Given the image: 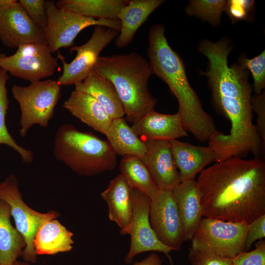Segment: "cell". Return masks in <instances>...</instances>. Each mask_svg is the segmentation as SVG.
I'll list each match as a JSON object with an SVG mask.
<instances>
[{"label":"cell","mask_w":265,"mask_h":265,"mask_svg":"<svg viewBox=\"0 0 265 265\" xmlns=\"http://www.w3.org/2000/svg\"><path fill=\"white\" fill-rule=\"evenodd\" d=\"M105 135L116 155L135 156L143 159L145 144L123 117L112 119Z\"/></svg>","instance_id":"24"},{"label":"cell","mask_w":265,"mask_h":265,"mask_svg":"<svg viewBox=\"0 0 265 265\" xmlns=\"http://www.w3.org/2000/svg\"><path fill=\"white\" fill-rule=\"evenodd\" d=\"M172 192L182 223L185 240H191L203 217L196 180L181 182Z\"/></svg>","instance_id":"18"},{"label":"cell","mask_w":265,"mask_h":265,"mask_svg":"<svg viewBox=\"0 0 265 265\" xmlns=\"http://www.w3.org/2000/svg\"><path fill=\"white\" fill-rule=\"evenodd\" d=\"M146 152L143 160L159 189L172 191L180 183L169 141L143 140Z\"/></svg>","instance_id":"14"},{"label":"cell","mask_w":265,"mask_h":265,"mask_svg":"<svg viewBox=\"0 0 265 265\" xmlns=\"http://www.w3.org/2000/svg\"><path fill=\"white\" fill-rule=\"evenodd\" d=\"M127 0H58L59 8L70 10L80 15L94 19L118 20L121 8Z\"/></svg>","instance_id":"25"},{"label":"cell","mask_w":265,"mask_h":265,"mask_svg":"<svg viewBox=\"0 0 265 265\" xmlns=\"http://www.w3.org/2000/svg\"><path fill=\"white\" fill-rule=\"evenodd\" d=\"M149 220L162 243L175 251L180 249L185 241L184 230L172 191L159 189L150 199Z\"/></svg>","instance_id":"13"},{"label":"cell","mask_w":265,"mask_h":265,"mask_svg":"<svg viewBox=\"0 0 265 265\" xmlns=\"http://www.w3.org/2000/svg\"><path fill=\"white\" fill-rule=\"evenodd\" d=\"M119 31L103 26H95L90 38L84 44L73 46L70 53L77 55L70 63L59 51L57 58L63 65V72L57 80L59 85H75L83 81L93 71L94 66L101 51L119 34Z\"/></svg>","instance_id":"10"},{"label":"cell","mask_w":265,"mask_h":265,"mask_svg":"<svg viewBox=\"0 0 265 265\" xmlns=\"http://www.w3.org/2000/svg\"><path fill=\"white\" fill-rule=\"evenodd\" d=\"M11 92L21 110L19 132L21 137H25L35 125L48 127L61 97V86L57 81L41 80L27 86L14 84Z\"/></svg>","instance_id":"5"},{"label":"cell","mask_w":265,"mask_h":265,"mask_svg":"<svg viewBox=\"0 0 265 265\" xmlns=\"http://www.w3.org/2000/svg\"><path fill=\"white\" fill-rule=\"evenodd\" d=\"M93 71L113 83L129 122L133 124L154 110L157 100L148 86L154 74L145 57L136 52L99 56Z\"/></svg>","instance_id":"3"},{"label":"cell","mask_w":265,"mask_h":265,"mask_svg":"<svg viewBox=\"0 0 265 265\" xmlns=\"http://www.w3.org/2000/svg\"><path fill=\"white\" fill-rule=\"evenodd\" d=\"M132 265H162V260L158 254L153 252L141 261L135 262Z\"/></svg>","instance_id":"36"},{"label":"cell","mask_w":265,"mask_h":265,"mask_svg":"<svg viewBox=\"0 0 265 265\" xmlns=\"http://www.w3.org/2000/svg\"><path fill=\"white\" fill-rule=\"evenodd\" d=\"M226 2L225 0H191L185 12L189 16H196L216 26L220 24Z\"/></svg>","instance_id":"28"},{"label":"cell","mask_w":265,"mask_h":265,"mask_svg":"<svg viewBox=\"0 0 265 265\" xmlns=\"http://www.w3.org/2000/svg\"><path fill=\"white\" fill-rule=\"evenodd\" d=\"M0 41L10 48L26 44H47L45 31L16 0H0Z\"/></svg>","instance_id":"12"},{"label":"cell","mask_w":265,"mask_h":265,"mask_svg":"<svg viewBox=\"0 0 265 265\" xmlns=\"http://www.w3.org/2000/svg\"><path fill=\"white\" fill-rule=\"evenodd\" d=\"M55 158L80 176H92L113 170L116 155L107 140L82 132L71 124L57 130L54 139Z\"/></svg>","instance_id":"4"},{"label":"cell","mask_w":265,"mask_h":265,"mask_svg":"<svg viewBox=\"0 0 265 265\" xmlns=\"http://www.w3.org/2000/svg\"><path fill=\"white\" fill-rule=\"evenodd\" d=\"M46 1V0L18 1L30 18L44 31L48 24Z\"/></svg>","instance_id":"31"},{"label":"cell","mask_w":265,"mask_h":265,"mask_svg":"<svg viewBox=\"0 0 265 265\" xmlns=\"http://www.w3.org/2000/svg\"><path fill=\"white\" fill-rule=\"evenodd\" d=\"M46 44H26L19 46L10 56L0 55V68L12 76L33 82L53 75L58 66Z\"/></svg>","instance_id":"9"},{"label":"cell","mask_w":265,"mask_h":265,"mask_svg":"<svg viewBox=\"0 0 265 265\" xmlns=\"http://www.w3.org/2000/svg\"><path fill=\"white\" fill-rule=\"evenodd\" d=\"M75 86V90L85 93L96 99L112 119L122 118L125 115L115 86L106 77L93 71Z\"/></svg>","instance_id":"21"},{"label":"cell","mask_w":265,"mask_h":265,"mask_svg":"<svg viewBox=\"0 0 265 265\" xmlns=\"http://www.w3.org/2000/svg\"><path fill=\"white\" fill-rule=\"evenodd\" d=\"M132 188L119 174L110 181L101 193L106 202L109 220L117 224L121 235L129 234L132 214Z\"/></svg>","instance_id":"15"},{"label":"cell","mask_w":265,"mask_h":265,"mask_svg":"<svg viewBox=\"0 0 265 265\" xmlns=\"http://www.w3.org/2000/svg\"><path fill=\"white\" fill-rule=\"evenodd\" d=\"M231 265H233V263H232V264Z\"/></svg>","instance_id":"38"},{"label":"cell","mask_w":265,"mask_h":265,"mask_svg":"<svg viewBox=\"0 0 265 265\" xmlns=\"http://www.w3.org/2000/svg\"><path fill=\"white\" fill-rule=\"evenodd\" d=\"M131 198L132 214L129 233L131 236V244L124 262L130 264L135 256L140 253L158 251L164 253L173 265L169 254L175 250L162 243L151 226L149 220L150 198L135 188L132 189Z\"/></svg>","instance_id":"11"},{"label":"cell","mask_w":265,"mask_h":265,"mask_svg":"<svg viewBox=\"0 0 265 265\" xmlns=\"http://www.w3.org/2000/svg\"><path fill=\"white\" fill-rule=\"evenodd\" d=\"M248 230L245 242V250L248 251L252 244L265 237V214L248 224Z\"/></svg>","instance_id":"35"},{"label":"cell","mask_w":265,"mask_h":265,"mask_svg":"<svg viewBox=\"0 0 265 265\" xmlns=\"http://www.w3.org/2000/svg\"></svg>","instance_id":"40"},{"label":"cell","mask_w":265,"mask_h":265,"mask_svg":"<svg viewBox=\"0 0 265 265\" xmlns=\"http://www.w3.org/2000/svg\"><path fill=\"white\" fill-rule=\"evenodd\" d=\"M238 63L251 73L255 95L261 94L265 87V50L252 59L242 54L239 57Z\"/></svg>","instance_id":"29"},{"label":"cell","mask_w":265,"mask_h":265,"mask_svg":"<svg viewBox=\"0 0 265 265\" xmlns=\"http://www.w3.org/2000/svg\"><path fill=\"white\" fill-rule=\"evenodd\" d=\"M251 104L252 110L257 115L256 128L262 141L265 145V91L259 95H254L252 97Z\"/></svg>","instance_id":"34"},{"label":"cell","mask_w":265,"mask_h":265,"mask_svg":"<svg viewBox=\"0 0 265 265\" xmlns=\"http://www.w3.org/2000/svg\"></svg>","instance_id":"39"},{"label":"cell","mask_w":265,"mask_h":265,"mask_svg":"<svg viewBox=\"0 0 265 265\" xmlns=\"http://www.w3.org/2000/svg\"><path fill=\"white\" fill-rule=\"evenodd\" d=\"M121 175L132 188L136 189L152 198L159 190L143 160L137 157L127 156L120 163Z\"/></svg>","instance_id":"26"},{"label":"cell","mask_w":265,"mask_h":265,"mask_svg":"<svg viewBox=\"0 0 265 265\" xmlns=\"http://www.w3.org/2000/svg\"><path fill=\"white\" fill-rule=\"evenodd\" d=\"M46 8L48 24L45 33L47 45L52 53L61 48L74 45V40L84 28L99 26L120 31L119 20L94 19L85 17L70 10L59 8L53 0H47Z\"/></svg>","instance_id":"8"},{"label":"cell","mask_w":265,"mask_h":265,"mask_svg":"<svg viewBox=\"0 0 265 265\" xmlns=\"http://www.w3.org/2000/svg\"><path fill=\"white\" fill-rule=\"evenodd\" d=\"M63 107L82 122L105 135L112 120L96 99L75 89L64 102Z\"/></svg>","instance_id":"19"},{"label":"cell","mask_w":265,"mask_h":265,"mask_svg":"<svg viewBox=\"0 0 265 265\" xmlns=\"http://www.w3.org/2000/svg\"><path fill=\"white\" fill-rule=\"evenodd\" d=\"M188 258L190 265H231L232 259L212 253L194 250L190 248Z\"/></svg>","instance_id":"33"},{"label":"cell","mask_w":265,"mask_h":265,"mask_svg":"<svg viewBox=\"0 0 265 265\" xmlns=\"http://www.w3.org/2000/svg\"><path fill=\"white\" fill-rule=\"evenodd\" d=\"M248 224L202 217L190 248L229 259L245 251Z\"/></svg>","instance_id":"6"},{"label":"cell","mask_w":265,"mask_h":265,"mask_svg":"<svg viewBox=\"0 0 265 265\" xmlns=\"http://www.w3.org/2000/svg\"><path fill=\"white\" fill-rule=\"evenodd\" d=\"M131 127L143 140L170 141L187 136L178 113L166 114L153 110Z\"/></svg>","instance_id":"16"},{"label":"cell","mask_w":265,"mask_h":265,"mask_svg":"<svg viewBox=\"0 0 265 265\" xmlns=\"http://www.w3.org/2000/svg\"><path fill=\"white\" fill-rule=\"evenodd\" d=\"M73 234L56 219L44 223L33 240L36 255H54L71 251L74 243Z\"/></svg>","instance_id":"22"},{"label":"cell","mask_w":265,"mask_h":265,"mask_svg":"<svg viewBox=\"0 0 265 265\" xmlns=\"http://www.w3.org/2000/svg\"><path fill=\"white\" fill-rule=\"evenodd\" d=\"M169 141L181 182L195 180L205 166L215 161V153L210 146H198L177 139Z\"/></svg>","instance_id":"17"},{"label":"cell","mask_w":265,"mask_h":265,"mask_svg":"<svg viewBox=\"0 0 265 265\" xmlns=\"http://www.w3.org/2000/svg\"><path fill=\"white\" fill-rule=\"evenodd\" d=\"M9 205L0 199V265H11L22 256L26 246L24 238L13 226Z\"/></svg>","instance_id":"23"},{"label":"cell","mask_w":265,"mask_h":265,"mask_svg":"<svg viewBox=\"0 0 265 265\" xmlns=\"http://www.w3.org/2000/svg\"><path fill=\"white\" fill-rule=\"evenodd\" d=\"M9 79L7 72L0 68V144H4L12 148L20 155L24 163L30 164L33 161V154L16 142L9 133L6 126V114L9 103L6 83Z\"/></svg>","instance_id":"27"},{"label":"cell","mask_w":265,"mask_h":265,"mask_svg":"<svg viewBox=\"0 0 265 265\" xmlns=\"http://www.w3.org/2000/svg\"><path fill=\"white\" fill-rule=\"evenodd\" d=\"M11 265H31L30 263L26 262H21L18 260L14 262Z\"/></svg>","instance_id":"37"},{"label":"cell","mask_w":265,"mask_h":265,"mask_svg":"<svg viewBox=\"0 0 265 265\" xmlns=\"http://www.w3.org/2000/svg\"><path fill=\"white\" fill-rule=\"evenodd\" d=\"M147 55L154 74L168 86L179 104L178 113L186 132L200 141H209L217 132L213 119L203 109L190 85L184 63L169 45L161 24L152 26L148 37Z\"/></svg>","instance_id":"2"},{"label":"cell","mask_w":265,"mask_h":265,"mask_svg":"<svg viewBox=\"0 0 265 265\" xmlns=\"http://www.w3.org/2000/svg\"><path fill=\"white\" fill-rule=\"evenodd\" d=\"M164 1L163 0H129L121 8L118 16L121 28L115 40L116 46L123 48L131 43L139 27Z\"/></svg>","instance_id":"20"},{"label":"cell","mask_w":265,"mask_h":265,"mask_svg":"<svg viewBox=\"0 0 265 265\" xmlns=\"http://www.w3.org/2000/svg\"><path fill=\"white\" fill-rule=\"evenodd\" d=\"M254 7V0H226L224 11L233 23L240 20L248 21Z\"/></svg>","instance_id":"30"},{"label":"cell","mask_w":265,"mask_h":265,"mask_svg":"<svg viewBox=\"0 0 265 265\" xmlns=\"http://www.w3.org/2000/svg\"><path fill=\"white\" fill-rule=\"evenodd\" d=\"M0 199L9 205L16 228L25 240L26 246L22 257L26 262L36 263L37 255L33 244L35 236L44 223L56 219L59 213L54 211L42 213L28 207L23 201L18 180L13 174L0 182Z\"/></svg>","instance_id":"7"},{"label":"cell","mask_w":265,"mask_h":265,"mask_svg":"<svg viewBox=\"0 0 265 265\" xmlns=\"http://www.w3.org/2000/svg\"><path fill=\"white\" fill-rule=\"evenodd\" d=\"M196 182L203 217L248 224L265 214V161L260 158L216 162Z\"/></svg>","instance_id":"1"},{"label":"cell","mask_w":265,"mask_h":265,"mask_svg":"<svg viewBox=\"0 0 265 265\" xmlns=\"http://www.w3.org/2000/svg\"><path fill=\"white\" fill-rule=\"evenodd\" d=\"M251 251L239 253L232 259L233 265H265V240L261 239Z\"/></svg>","instance_id":"32"}]
</instances>
